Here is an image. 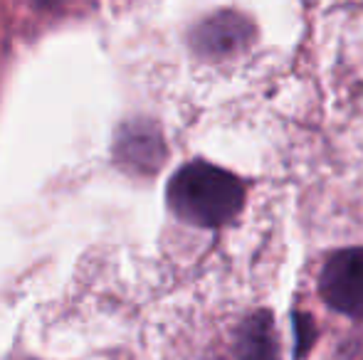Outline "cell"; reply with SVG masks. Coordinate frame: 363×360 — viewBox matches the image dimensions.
Returning <instances> with one entry per match:
<instances>
[{"label":"cell","mask_w":363,"mask_h":360,"mask_svg":"<svg viewBox=\"0 0 363 360\" xmlns=\"http://www.w3.org/2000/svg\"><path fill=\"white\" fill-rule=\"evenodd\" d=\"M166 197L176 217L188 225L223 227L242 210L245 187L228 170L193 161L171 178Z\"/></svg>","instance_id":"1"},{"label":"cell","mask_w":363,"mask_h":360,"mask_svg":"<svg viewBox=\"0 0 363 360\" xmlns=\"http://www.w3.org/2000/svg\"><path fill=\"white\" fill-rule=\"evenodd\" d=\"M326 306L349 318H363V247H349L326 260L319 277Z\"/></svg>","instance_id":"2"},{"label":"cell","mask_w":363,"mask_h":360,"mask_svg":"<svg viewBox=\"0 0 363 360\" xmlns=\"http://www.w3.org/2000/svg\"><path fill=\"white\" fill-rule=\"evenodd\" d=\"M114 158L121 168L131 170V173H156L166 158V149H163L158 129L146 121H131V124L121 126L114 141Z\"/></svg>","instance_id":"3"},{"label":"cell","mask_w":363,"mask_h":360,"mask_svg":"<svg viewBox=\"0 0 363 360\" xmlns=\"http://www.w3.org/2000/svg\"><path fill=\"white\" fill-rule=\"evenodd\" d=\"M250 37V25L235 13H220L203 20L191 35L196 52L203 57H225L240 50Z\"/></svg>","instance_id":"4"},{"label":"cell","mask_w":363,"mask_h":360,"mask_svg":"<svg viewBox=\"0 0 363 360\" xmlns=\"http://www.w3.org/2000/svg\"><path fill=\"white\" fill-rule=\"evenodd\" d=\"M238 360H279V341L267 311H257L240 323L235 333Z\"/></svg>","instance_id":"5"},{"label":"cell","mask_w":363,"mask_h":360,"mask_svg":"<svg viewBox=\"0 0 363 360\" xmlns=\"http://www.w3.org/2000/svg\"><path fill=\"white\" fill-rule=\"evenodd\" d=\"M294 333H296V358L301 360L306 351L311 348V341H314V323H311V316H304V313H296L294 316Z\"/></svg>","instance_id":"6"},{"label":"cell","mask_w":363,"mask_h":360,"mask_svg":"<svg viewBox=\"0 0 363 360\" xmlns=\"http://www.w3.org/2000/svg\"><path fill=\"white\" fill-rule=\"evenodd\" d=\"M35 3H38L40 8H62V5H67L69 0H35Z\"/></svg>","instance_id":"7"}]
</instances>
